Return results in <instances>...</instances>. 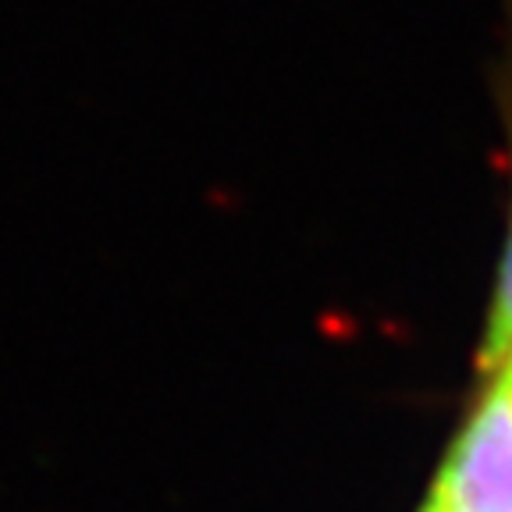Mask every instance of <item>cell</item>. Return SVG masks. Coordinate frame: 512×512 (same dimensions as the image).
Returning <instances> with one entry per match:
<instances>
[{
    "label": "cell",
    "instance_id": "cell-3",
    "mask_svg": "<svg viewBox=\"0 0 512 512\" xmlns=\"http://www.w3.org/2000/svg\"><path fill=\"white\" fill-rule=\"evenodd\" d=\"M420 512H448V509L438 502V498H431V495H427V502H424V509H420Z\"/></svg>",
    "mask_w": 512,
    "mask_h": 512
},
{
    "label": "cell",
    "instance_id": "cell-2",
    "mask_svg": "<svg viewBox=\"0 0 512 512\" xmlns=\"http://www.w3.org/2000/svg\"><path fill=\"white\" fill-rule=\"evenodd\" d=\"M505 121H509V150H512V89H505ZM509 356H512V203H509V228H505L502 260H498L495 288H491L484 342H480V367L488 370L495 363L509 360Z\"/></svg>",
    "mask_w": 512,
    "mask_h": 512
},
{
    "label": "cell",
    "instance_id": "cell-1",
    "mask_svg": "<svg viewBox=\"0 0 512 512\" xmlns=\"http://www.w3.org/2000/svg\"><path fill=\"white\" fill-rule=\"evenodd\" d=\"M431 498L448 512H512V356L484 370Z\"/></svg>",
    "mask_w": 512,
    "mask_h": 512
}]
</instances>
